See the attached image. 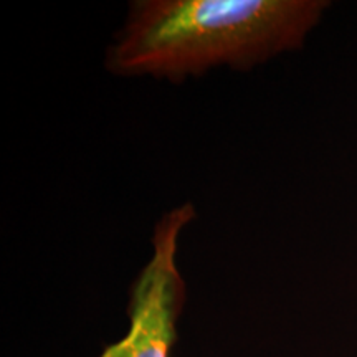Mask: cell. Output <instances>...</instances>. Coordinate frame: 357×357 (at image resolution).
Returning <instances> with one entry per match:
<instances>
[{
  "label": "cell",
  "instance_id": "cell-2",
  "mask_svg": "<svg viewBox=\"0 0 357 357\" xmlns=\"http://www.w3.org/2000/svg\"><path fill=\"white\" fill-rule=\"evenodd\" d=\"M194 217V205L185 204L158 222L153 255L131 288L128 333L98 357H171L185 303V283L177 266L178 236Z\"/></svg>",
  "mask_w": 357,
  "mask_h": 357
},
{
  "label": "cell",
  "instance_id": "cell-1",
  "mask_svg": "<svg viewBox=\"0 0 357 357\" xmlns=\"http://www.w3.org/2000/svg\"><path fill=\"white\" fill-rule=\"evenodd\" d=\"M323 0H141L109 55L114 73L184 78L300 48Z\"/></svg>",
  "mask_w": 357,
  "mask_h": 357
}]
</instances>
